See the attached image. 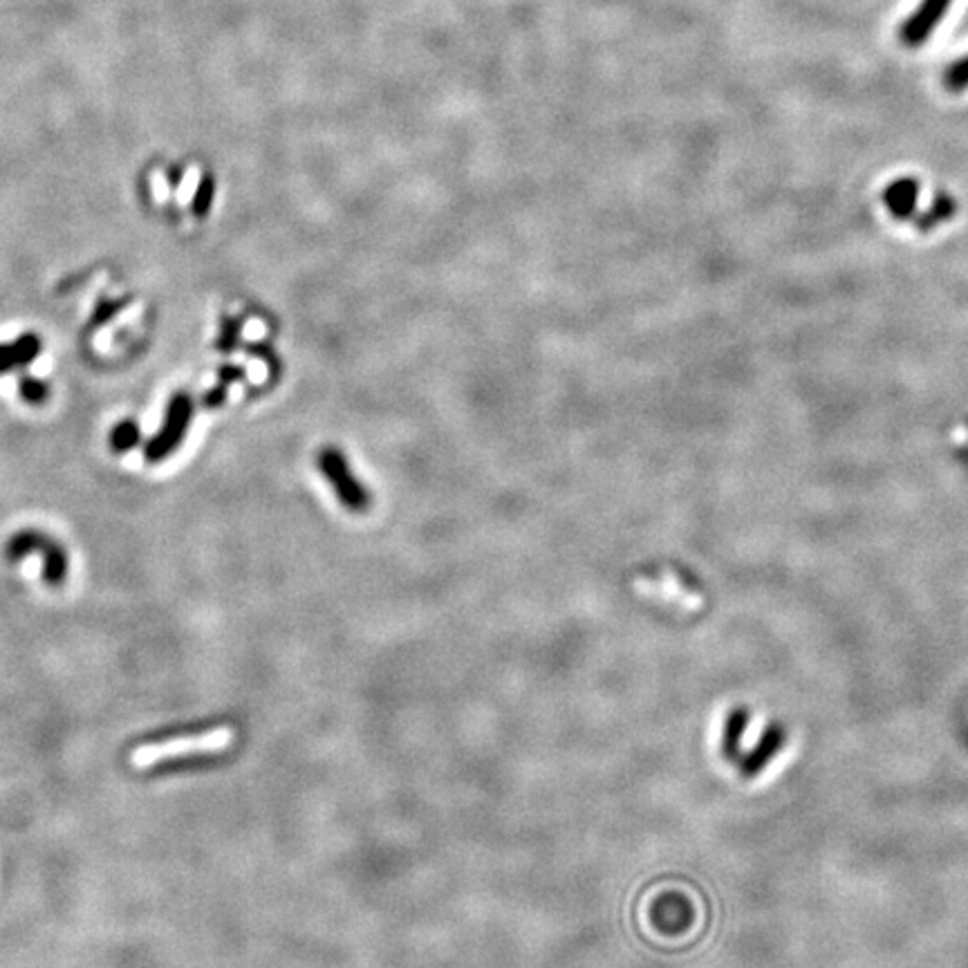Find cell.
I'll return each instance as SVG.
<instances>
[{
    "instance_id": "cell-1",
    "label": "cell",
    "mask_w": 968,
    "mask_h": 968,
    "mask_svg": "<svg viewBox=\"0 0 968 968\" xmlns=\"http://www.w3.org/2000/svg\"><path fill=\"white\" fill-rule=\"evenodd\" d=\"M238 731L234 726L222 724L213 729L178 735V738L160 740V742H146L130 753V765L135 769H151L162 765V762H173L191 756H211L229 749L236 742Z\"/></svg>"
},
{
    "instance_id": "cell-9",
    "label": "cell",
    "mask_w": 968,
    "mask_h": 968,
    "mask_svg": "<svg viewBox=\"0 0 968 968\" xmlns=\"http://www.w3.org/2000/svg\"><path fill=\"white\" fill-rule=\"evenodd\" d=\"M747 722H749L747 709H735L729 715V722H726L722 751H724L726 760H731L733 765H735V762H740V740H742V731H744V726H747Z\"/></svg>"
},
{
    "instance_id": "cell-2",
    "label": "cell",
    "mask_w": 968,
    "mask_h": 968,
    "mask_svg": "<svg viewBox=\"0 0 968 968\" xmlns=\"http://www.w3.org/2000/svg\"><path fill=\"white\" fill-rule=\"evenodd\" d=\"M195 413V404L189 393H175L166 406L164 422L151 440L144 444V458L146 462L157 464L169 458L180 449Z\"/></svg>"
},
{
    "instance_id": "cell-3",
    "label": "cell",
    "mask_w": 968,
    "mask_h": 968,
    "mask_svg": "<svg viewBox=\"0 0 968 968\" xmlns=\"http://www.w3.org/2000/svg\"><path fill=\"white\" fill-rule=\"evenodd\" d=\"M5 554L9 561H23L30 554H41L43 581L50 585H61L65 581V574H68V556H65L63 547L57 541H52L50 536L34 532V529H23V532L9 538Z\"/></svg>"
},
{
    "instance_id": "cell-7",
    "label": "cell",
    "mask_w": 968,
    "mask_h": 968,
    "mask_svg": "<svg viewBox=\"0 0 968 968\" xmlns=\"http://www.w3.org/2000/svg\"><path fill=\"white\" fill-rule=\"evenodd\" d=\"M43 341L39 334H21L12 343H0V375L16 368H25L39 359Z\"/></svg>"
},
{
    "instance_id": "cell-16",
    "label": "cell",
    "mask_w": 968,
    "mask_h": 968,
    "mask_svg": "<svg viewBox=\"0 0 968 968\" xmlns=\"http://www.w3.org/2000/svg\"><path fill=\"white\" fill-rule=\"evenodd\" d=\"M124 305H126V301H101L97 305L95 314H92V325H95V328H101V325H106L110 319H115V314Z\"/></svg>"
},
{
    "instance_id": "cell-10",
    "label": "cell",
    "mask_w": 968,
    "mask_h": 968,
    "mask_svg": "<svg viewBox=\"0 0 968 968\" xmlns=\"http://www.w3.org/2000/svg\"><path fill=\"white\" fill-rule=\"evenodd\" d=\"M955 211H957V204L953 200V195H946V193H939L935 202L930 204L928 211L924 213L917 220V227L919 231H928V229H933L937 225H942V222L946 220H951L955 216Z\"/></svg>"
},
{
    "instance_id": "cell-18",
    "label": "cell",
    "mask_w": 968,
    "mask_h": 968,
    "mask_svg": "<svg viewBox=\"0 0 968 968\" xmlns=\"http://www.w3.org/2000/svg\"><path fill=\"white\" fill-rule=\"evenodd\" d=\"M218 377H220V381H225V384H234V381H240L242 377H245V368H240V366H220L218 368Z\"/></svg>"
},
{
    "instance_id": "cell-12",
    "label": "cell",
    "mask_w": 968,
    "mask_h": 968,
    "mask_svg": "<svg viewBox=\"0 0 968 968\" xmlns=\"http://www.w3.org/2000/svg\"><path fill=\"white\" fill-rule=\"evenodd\" d=\"M18 393H21L23 402L32 404V406H41L50 399V386L39 377L23 375L21 379H18Z\"/></svg>"
},
{
    "instance_id": "cell-13",
    "label": "cell",
    "mask_w": 968,
    "mask_h": 968,
    "mask_svg": "<svg viewBox=\"0 0 968 968\" xmlns=\"http://www.w3.org/2000/svg\"><path fill=\"white\" fill-rule=\"evenodd\" d=\"M213 198H216V180H213L211 175H204L193 195V204H191L193 216L195 218L207 216L213 204Z\"/></svg>"
},
{
    "instance_id": "cell-11",
    "label": "cell",
    "mask_w": 968,
    "mask_h": 968,
    "mask_svg": "<svg viewBox=\"0 0 968 968\" xmlns=\"http://www.w3.org/2000/svg\"><path fill=\"white\" fill-rule=\"evenodd\" d=\"M139 442H142V428H139L135 420L119 422L113 431H110V437H108L110 449L119 455L133 451Z\"/></svg>"
},
{
    "instance_id": "cell-17",
    "label": "cell",
    "mask_w": 968,
    "mask_h": 968,
    "mask_svg": "<svg viewBox=\"0 0 968 968\" xmlns=\"http://www.w3.org/2000/svg\"><path fill=\"white\" fill-rule=\"evenodd\" d=\"M227 386L229 384H225V381H220L216 388L207 390V395L202 397V404L207 408H220L222 404L227 402Z\"/></svg>"
},
{
    "instance_id": "cell-5",
    "label": "cell",
    "mask_w": 968,
    "mask_h": 968,
    "mask_svg": "<svg viewBox=\"0 0 968 968\" xmlns=\"http://www.w3.org/2000/svg\"><path fill=\"white\" fill-rule=\"evenodd\" d=\"M951 5L953 0H921V5L901 25V43L906 48H921L930 39V34L937 30V25L942 23V18Z\"/></svg>"
},
{
    "instance_id": "cell-4",
    "label": "cell",
    "mask_w": 968,
    "mask_h": 968,
    "mask_svg": "<svg viewBox=\"0 0 968 968\" xmlns=\"http://www.w3.org/2000/svg\"><path fill=\"white\" fill-rule=\"evenodd\" d=\"M319 469L323 476L330 480L332 489L339 496L343 507L355 511V514H361V511H366L370 507L368 491L361 487V482H357L355 476H352L346 458H343L337 449L321 451Z\"/></svg>"
},
{
    "instance_id": "cell-8",
    "label": "cell",
    "mask_w": 968,
    "mask_h": 968,
    "mask_svg": "<svg viewBox=\"0 0 968 968\" xmlns=\"http://www.w3.org/2000/svg\"><path fill=\"white\" fill-rule=\"evenodd\" d=\"M919 182L915 178H899L883 191V204L895 220H910L917 209Z\"/></svg>"
},
{
    "instance_id": "cell-14",
    "label": "cell",
    "mask_w": 968,
    "mask_h": 968,
    "mask_svg": "<svg viewBox=\"0 0 968 968\" xmlns=\"http://www.w3.org/2000/svg\"><path fill=\"white\" fill-rule=\"evenodd\" d=\"M240 332H242V323L238 319L222 321L218 341H216V348L222 352V355H229V352H234L238 348Z\"/></svg>"
},
{
    "instance_id": "cell-15",
    "label": "cell",
    "mask_w": 968,
    "mask_h": 968,
    "mask_svg": "<svg viewBox=\"0 0 968 968\" xmlns=\"http://www.w3.org/2000/svg\"><path fill=\"white\" fill-rule=\"evenodd\" d=\"M944 86L953 92H962L968 88V54L960 61L951 63L944 72Z\"/></svg>"
},
{
    "instance_id": "cell-6",
    "label": "cell",
    "mask_w": 968,
    "mask_h": 968,
    "mask_svg": "<svg viewBox=\"0 0 968 968\" xmlns=\"http://www.w3.org/2000/svg\"><path fill=\"white\" fill-rule=\"evenodd\" d=\"M787 733L780 724L767 726L765 735H762L758 747L753 749L747 758H742L740 771L744 778H756L762 769H765L771 760L778 756V751L785 747Z\"/></svg>"
}]
</instances>
